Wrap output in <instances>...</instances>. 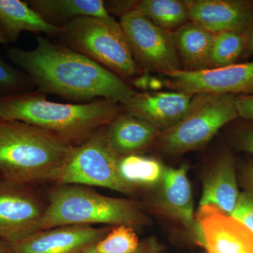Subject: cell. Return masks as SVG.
Segmentation results:
<instances>
[{"label":"cell","mask_w":253,"mask_h":253,"mask_svg":"<svg viewBox=\"0 0 253 253\" xmlns=\"http://www.w3.org/2000/svg\"><path fill=\"white\" fill-rule=\"evenodd\" d=\"M33 50L11 47L7 56L44 93L79 101L105 99L126 104L134 91L122 78L71 48L42 37Z\"/></svg>","instance_id":"obj_1"},{"label":"cell","mask_w":253,"mask_h":253,"mask_svg":"<svg viewBox=\"0 0 253 253\" xmlns=\"http://www.w3.org/2000/svg\"><path fill=\"white\" fill-rule=\"evenodd\" d=\"M119 113L118 103L105 99L73 104L48 101L38 93L20 92L0 97V118L3 121L28 123L74 146L83 144Z\"/></svg>","instance_id":"obj_2"},{"label":"cell","mask_w":253,"mask_h":253,"mask_svg":"<svg viewBox=\"0 0 253 253\" xmlns=\"http://www.w3.org/2000/svg\"><path fill=\"white\" fill-rule=\"evenodd\" d=\"M76 146L20 121L0 122V175L30 186L56 182Z\"/></svg>","instance_id":"obj_3"},{"label":"cell","mask_w":253,"mask_h":253,"mask_svg":"<svg viewBox=\"0 0 253 253\" xmlns=\"http://www.w3.org/2000/svg\"><path fill=\"white\" fill-rule=\"evenodd\" d=\"M96 224L135 229L146 225L148 218L135 201L104 196L88 186L57 185L51 190L41 230Z\"/></svg>","instance_id":"obj_4"},{"label":"cell","mask_w":253,"mask_h":253,"mask_svg":"<svg viewBox=\"0 0 253 253\" xmlns=\"http://www.w3.org/2000/svg\"><path fill=\"white\" fill-rule=\"evenodd\" d=\"M71 49L84 54L120 78L134 77L139 67L120 23L110 18L80 17L65 24Z\"/></svg>","instance_id":"obj_5"},{"label":"cell","mask_w":253,"mask_h":253,"mask_svg":"<svg viewBox=\"0 0 253 253\" xmlns=\"http://www.w3.org/2000/svg\"><path fill=\"white\" fill-rule=\"evenodd\" d=\"M237 118L234 95L195 94L182 119L160 133L158 144L163 151L174 156L199 149Z\"/></svg>","instance_id":"obj_6"},{"label":"cell","mask_w":253,"mask_h":253,"mask_svg":"<svg viewBox=\"0 0 253 253\" xmlns=\"http://www.w3.org/2000/svg\"><path fill=\"white\" fill-rule=\"evenodd\" d=\"M121 159L109 144L104 126L74 148L56 183L57 185L98 186L132 194L136 188L121 176Z\"/></svg>","instance_id":"obj_7"},{"label":"cell","mask_w":253,"mask_h":253,"mask_svg":"<svg viewBox=\"0 0 253 253\" xmlns=\"http://www.w3.org/2000/svg\"><path fill=\"white\" fill-rule=\"evenodd\" d=\"M120 24L136 64L146 73L166 75L181 69L173 32L159 27L135 9L123 15Z\"/></svg>","instance_id":"obj_8"},{"label":"cell","mask_w":253,"mask_h":253,"mask_svg":"<svg viewBox=\"0 0 253 253\" xmlns=\"http://www.w3.org/2000/svg\"><path fill=\"white\" fill-rule=\"evenodd\" d=\"M165 76L166 86L186 94H253V61L199 71L181 69Z\"/></svg>","instance_id":"obj_9"},{"label":"cell","mask_w":253,"mask_h":253,"mask_svg":"<svg viewBox=\"0 0 253 253\" xmlns=\"http://www.w3.org/2000/svg\"><path fill=\"white\" fill-rule=\"evenodd\" d=\"M44 205L31 186L0 180V239L11 242L41 230Z\"/></svg>","instance_id":"obj_10"},{"label":"cell","mask_w":253,"mask_h":253,"mask_svg":"<svg viewBox=\"0 0 253 253\" xmlns=\"http://www.w3.org/2000/svg\"><path fill=\"white\" fill-rule=\"evenodd\" d=\"M111 230L92 226H59L6 243L8 253H86Z\"/></svg>","instance_id":"obj_11"},{"label":"cell","mask_w":253,"mask_h":253,"mask_svg":"<svg viewBox=\"0 0 253 253\" xmlns=\"http://www.w3.org/2000/svg\"><path fill=\"white\" fill-rule=\"evenodd\" d=\"M196 220L208 253H253V232L213 206H200Z\"/></svg>","instance_id":"obj_12"},{"label":"cell","mask_w":253,"mask_h":253,"mask_svg":"<svg viewBox=\"0 0 253 253\" xmlns=\"http://www.w3.org/2000/svg\"><path fill=\"white\" fill-rule=\"evenodd\" d=\"M191 22L217 34H247L253 23V1L247 0H186Z\"/></svg>","instance_id":"obj_13"},{"label":"cell","mask_w":253,"mask_h":253,"mask_svg":"<svg viewBox=\"0 0 253 253\" xmlns=\"http://www.w3.org/2000/svg\"><path fill=\"white\" fill-rule=\"evenodd\" d=\"M193 96L175 91L135 92L123 106L126 111L142 118L162 132L175 126L185 116Z\"/></svg>","instance_id":"obj_14"},{"label":"cell","mask_w":253,"mask_h":253,"mask_svg":"<svg viewBox=\"0 0 253 253\" xmlns=\"http://www.w3.org/2000/svg\"><path fill=\"white\" fill-rule=\"evenodd\" d=\"M156 202L158 207L179 221L196 236L202 245V235L198 221L195 219L194 202L187 176V167L165 168Z\"/></svg>","instance_id":"obj_15"},{"label":"cell","mask_w":253,"mask_h":253,"mask_svg":"<svg viewBox=\"0 0 253 253\" xmlns=\"http://www.w3.org/2000/svg\"><path fill=\"white\" fill-rule=\"evenodd\" d=\"M109 144L121 157L137 155L157 140L160 131L133 113H119L105 126Z\"/></svg>","instance_id":"obj_16"},{"label":"cell","mask_w":253,"mask_h":253,"mask_svg":"<svg viewBox=\"0 0 253 253\" xmlns=\"http://www.w3.org/2000/svg\"><path fill=\"white\" fill-rule=\"evenodd\" d=\"M239 195L234 158L224 153L204 177L200 206H213L230 215Z\"/></svg>","instance_id":"obj_17"},{"label":"cell","mask_w":253,"mask_h":253,"mask_svg":"<svg viewBox=\"0 0 253 253\" xmlns=\"http://www.w3.org/2000/svg\"><path fill=\"white\" fill-rule=\"evenodd\" d=\"M214 35L191 21L173 32L178 56L184 66L183 70L199 71L211 68Z\"/></svg>","instance_id":"obj_18"},{"label":"cell","mask_w":253,"mask_h":253,"mask_svg":"<svg viewBox=\"0 0 253 253\" xmlns=\"http://www.w3.org/2000/svg\"><path fill=\"white\" fill-rule=\"evenodd\" d=\"M0 24L9 41H16L23 31L62 34L64 26L45 21L28 2L20 0H0Z\"/></svg>","instance_id":"obj_19"},{"label":"cell","mask_w":253,"mask_h":253,"mask_svg":"<svg viewBox=\"0 0 253 253\" xmlns=\"http://www.w3.org/2000/svg\"><path fill=\"white\" fill-rule=\"evenodd\" d=\"M28 4L55 26L80 17H111L102 0H32Z\"/></svg>","instance_id":"obj_20"},{"label":"cell","mask_w":253,"mask_h":253,"mask_svg":"<svg viewBox=\"0 0 253 253\" xmlns=\"http://www.w3.org/2000/svg\"><path fill=\"white\" fill-rule=\"evenodd\" d=\"M134 9L159 27L169 31H176L190 20L185 2L179 0L136 1Z\"/></svg>","instance_id":"obj_21"},{"label":"cell","mask_w":253,"mask_h":253,"mask_svg":"<svg viewBox=\"0 0 253 253\" xmlns=\"http://www.w3.org/2000/svg\"><path fill=\"white\" fill-rule=\"evenodd\" d=\"M165 168L157 160L139 155L121 157L120 172L125 181L134 188L159 184Z\"/></svg>","instance_id":"obj_22"},{"label":"cell","mask_w":253,"mask_h":253,"mask_svg":"<svg viewBox=\"0 0 253 253\" xmlns=\"http://www.w3.org/2000/svg\"><path fill=\"white\" fill-rule=\"evenodd\" d=\"M247 46V34L236 32H222L214 35L211 68H221L235 64Z\"/></svg>","instance_id":"obj_23"},{"label":"cell","mask_w":253,"mask_h":253,"mask_svg":"<svg viewBox=\"0 0 253 253\" xmlns=\"http://www.w3.org/2000/svg\"><path fill=\"white\" fill-rule=\"evenodd\" d=\"M139 245L134 228L120 225L111 229L93 249L97 253H133Z\"/></svg>","instance_id":"obj_24"},{"label":"cell","mask_w":253,"mask_h":253,"mask_svg":"<svg viewBox=\"0 0 253 253\" xmlns=\"http://www.w3.org/2000/svg\"><path fill=\"white\" fill-rule=\"evenodd\" d=\"M26 78L22 73L0 57V93L4 96L17 94L26 87Z\"/></svg>","instance_id":"obj_25"},{"label":"cell","mask_w":253,"mask_h":253,"mask_svg":"<svg viewBox=\"0 0 253 253\" xmlns=\"http://www.w3.org/2000/svg\"><path fill=\"white\" fill-rule=\"evenodd\" d=\"M230 215L253 232V194L249 191L241 193Z\"/></svg>","instance_id":"obj_26"},{"label":"cell","mask_w":253,"mask_h":253,"mask_svg":"<svg viewBox=\"0 0 253 253\" xmlns=\"http://www.w3.org/2000/svg\"><path fill=\"white\" fill-rule=\"evenodd\" d=\"M244 121L246 123L238 126L234 132V141L240 149L253 156V122Z\"/></svg>","instance_id":"obj_27"},{"label":"cell","mask_w":253,"mask_h":253,"mask_svg":"<svg viewBox=\"0 0 253 253\" xmlns=\"http://www.w3.org/2000/svg\"><path fill=\"white\" fill-rule=\"evenodd\" d=\"M235 103L239 118L253 121V94L236 96Z\"/></svg>","instance_id":"obj_28"},{"label":"cell","mask_w":253,"mask_h":253,"mask_svg":"<svg viewBox=\"0 0 253 253\" xmlns=\"http://www.w3.org/2000/svg\"><path fill=\"white\" fill-rule=\"evenodd\" d=\"M136 1H112L105 2L106 9L109 14L111 11L116 14H121V16L131 10L134 9Z\"/></svg>","instance_id":"obj_29"},{"label":"cell","mask_w":253,"mask_h":253,"mask_svg":"<svg viewBox=\"0 0 253 253\" xmlns=\"http://www.w3.org/2000/svg\"><path fill=\"white\" fill-rule=\"evenodd\" d=\"M159 251V246L157 241L154 239H147L140 243L139 248L135 252L133 253H158ZM86 253H97L95 252L93 248L89 249Z\"/></svg>","instance_id":"obj_30"},{"label":"cell","mask_w":253,"mask_h":253,"mask_svg":"<svg viewBox=\"0 0 253 253\" xmlns=\"http://www.w3.org/2000/svg\"><path fill=\"white\" fill-rule=\"evenodd\" d=\"M151 78V76L149 73H145L144 74L141 75V76L134 78L132 83L138 89H142V90H148Z\"/></svg>","instance_id":"obj_31"},{"label":"cell","mask_w":253,"mask_h":253,"mask_svg":"<svg viewBox=\"0 0 253 253\" xmlns=\"http://www.w3.org/2000/svg\"><path fill=\"white\" fill-rule=\"evenodd\" d=\"M245 184L247 186L248 191L253 194V163H249L244 169Z\"/></svg>","instance_id":"obj_32"},{"label":"cell","mask_w":253,"mask_h":253,"mask_svg":"<svg viewBox=\"0 0 253 253\" xmlns=\"http://www.w3.org/2000/svg\"><path fill=\"white\" fill-rule=\"evenodd\" d=\"M165 84V81L160 78L151 76L150 80L149 89H151L153 91H158L160 89H162Z\"/></svg>","instance_id":"obj_33"},{"label":"cell","mask_w":253,"mask_h":253,"mask_svg":"<svg viewBox=\"0 0 253 253\" xmlns=\"http://www.w3.org/2000/svg\"><path fill=\"white\" fill-rule=\"evenodd\" d=\"M246 51L249 54H253V23L252 26L247 33V46Z\"/></svg>","instance_id":"obj_34"},{"label":"cell","mask_w":253,"mask_h":253,"mask_svg":"<svg viewBox=\"0 0 253 253\" xmlns=\"http://www.w3.org/2000/svg\"><path fill=\"white\" fill-rule=\"evenodd\" d=\"M9 42L7 37L5 35L4 30L0 24V44H6Z\"/></svg>","instance_id":"obj_35"},{"label":"cell","mask_w":253,"mask_h":253,"mask_svg":"<svg viewBox=\"0 0 253 253\" xmlns=\"http://www.w3.org/2000/svg\"><path fill=\"white\" fill-rule=\"evenodd\" d=\"M0 253H8L6 243L3 240L0 239Z\"/></svg>","instance_id":"obj_36"},{"label":"cell","mask_w":253,"mask_h":253,"mask_svg":"<svg viewBox=\"0 0 253 253\" xmlns=\"http://www.w3.org/2000/svg\"><path fill=\"white\" fill-rule=\"evenodd\" d=\"M1 118H0V122H1Z\"/></svg>","instance_id":"obj_37"},{"label":"cell","mask_w":253,"mask_h":253,"mask_svg":"<svg viewBox=\"0 0 253 253\" xmlns=\"http://www.w3.org/2000/svg\"><path fill=\"white\" fill-rule=\"evenodd\" d=\"M0 177H1V175H0ZM0 180H1V179H0Z\"/></svg>","instance_id":"obj_38"}]
</instances>
